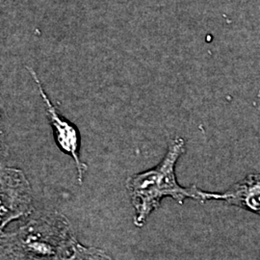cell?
I'll return each mask as SVG.
<instances>
[{"label":"cell","mask_w":260,"mask_h":260,"mask_svg":"<svg viewBox=\"0 0 260 260\" xmlns=\"http://www.w3.org/2000/svg\"><path fill=\"white\" fill-rule=\"evenodd\" d=\"M75 242L63 214L39 212L17 231L1 233V260H66Z\"/></svg>","instance_id":"cell-1"},{"label":"cell","mask_w":260,"mask_h":260,"mask_svg":"<svg viewBox=\"0 0 260 260\" xmlns=\"http://www.w3.org/2000/svg\"><path fill=\"white\" fill-rule=\"evenodd\" d=\"M185 149V141L182 138L172 140L165 156L158 165L128 178L126 187L135 209L134 223L137 226L145 224L164 198L170 197L180 205L188 198L207 201V192L196 186L183 187L177 181L176 165Z\"/></svg>","instance_id":"cell-2"},{"label":"cell","mask_w":260,"mask_h":260,"mask_svg":"<svg viewBox=\"0 0 260 260\" xmlns=\"http://www.w3.org/2000/svg\"><path fill=\"white\" fill-rule=\"evenodd\" d=\"M32 210V192L25 175L19 169H3L1 172V231L10 222L26 216Z\"/></svg>","instance_id":"cell-3"},{"label":"cell","mask_w":260,"mask_h":260,"mask_svg":"<svg viewBox=\"0 0 260 260\" xmlns=\"http://www.w3.org/2000/svg\"><path fill=\"white\" fill-rule=\"evenodd\" d=\"M26 69L30 75L32 76L34 82L37 85L38 91L44 102L47 119L50 125L52 126L56 144L63 152H65L75 160L78 182L82 184L84 175L87 171V165L81 161L79 156L80 136L78 129L76 128L75 124H73L68 119L64 118L57 110L53 103H51V101L49 100V98L47 96L44 90L43 84L41 83L36 72L30 67H27Z\"/></svg>","instance_id":"cell-4"},{"label":"cell","mask_w":260,"mask_h":260,"mask_svg":"<svg viewBox=\"0 0 260 260\" xmlns=\"http://www.w3.org/2000/svg\"><path fill=\"white\" fill-rule=\"evenodd\" d=\"M208 200H222L260 216V174H251L224 193H209Z\"/></svg>","instance_id":"cell-5"},{"label":"cell","mask_w":260,"mask_h":260,"mask_svg":"<svg viewBox=\"0 0 260 260\" xmlns=\"http://www.w3.org/2000/svg\"><path fill=\"white\" fill-rule=\"evenodd\" d=\"M66 260H113L104 251L96 248H86L76 241L71 254Z\"/></svg>","instance_id":"cell-6"}]
</instances>
